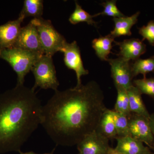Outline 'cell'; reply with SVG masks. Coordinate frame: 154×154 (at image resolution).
<instances>
[{
  "label": "cell",
  "mask_w": 154,
  "mask_h": 154,
  "mask_svg": "<svg viewBox=\"0 0 154 154\" xmlns=\"http://www.w3.org/2000/svg\"><path fill=\"white\" fill-rule=\"evenodd\" d=\"M114 42L119 47V57L128 61L138 59L146 51V45L138 38H130L121 42Z\"/></svg>",
  "instance_id": "cell-12"
},
{
  "label": "cell",
  "mask_w": 154,
  "mask_h": 154,
  "mask_svg": "<svg viewBox=\"0 0 154 154\" xmlns=\"http://www.w3.org/2000/svg\"><path fill=\"white\" fill-rule=\"evenodd\" d=\"M108 62L111 67V76L116 88H121L127 91L133 84L131 64L129 61L121 57L109 59Z\"/></svg>",
  "instance_id": "cell-6"
},
{
  "label": "cell",
  "mask_w": 154,
  "mask_h": 154,
  "mask_svg": "<svg viewBox=\"0 0 154 154\" xmlns=\"http://www.w3.org/2000/svg\"><path fill=\"white\" fill-rule=\"evenodd\" d=\"M133 84L142 94L148 95L154 98V78L134 80L133 81Z\"/></svg>",
  "instance_id": "cell-23"
},
{
  "label": "cell",
  "mask_w": 154,
  "mask_h": 154,
  "mask_svg": "<svg viewBox=\"0 0 154 154\" xmlns=\"http://www.w3.org/2000/svg\"><path fill=\"white\" fill-rule=\"evenodd\" d=\"M113 42H115L114 38L110 34L95 38L92 41V47L96 55L101 60H108V55L113 47Z\"/></svg>",
  "instance_id": "cell-17"
},
{
  "label": "cell",
  "mask_w": 154,
  "mask_h": 154,
  "mask_svg": "<svg viewBox=\"0 0 154 154\" xmlns=\"http://www.w3.org/2000/svg\"><path fill=\"white\" fill-rule=\"evenodd\" d=\"M31 22L36 26L44 54L52 57L61 51L67 42L54 28L51 21L40 18L33 19Z\"/></svg>",
  "instance_id": "cell-4"
},
{
  "label": "cell",
  "mask_w": 154,
  "mask_h": 154,
  "mask_svg": "<svg viewBox=\"0 0 154 154\" xmlns=\"http://www.w3.org/2000/svg\"><path fill=\"white\" fill-rule=\"evenodd\" d=\"M75 8L69 18V21L72 25H76L81 22H86L88 25H91L94 27H97V22L93 19L94 15H91L88 14L77 2H75Z\"/></svg>",
  "instance_id": "cell-19"
},
{
  "label": "cell",
  "mask_w": 154,
  "mask_h": 154,
  "mask_svg": "<svg viewBox=\"0 0 154 154\" xmlns=\"http://www.w3.org/2000/svg\"><path fill=\"white\" fill-rule=\"evenodd\" d=\"M107 109L103 91L96 82L57 91L43 105L41 125L57 145H77L98 128Z\"/></svg>",
  "instance_id": "cell-1"
},
{
  "label": "cell",
  "mask_w": 154,
  "mask_h": 154,
  "mask_svg": "<svg viewBox=\"0 0 154 154\" xmlns=\"http://www.w3.org/2000/svg\"><path fill=\"white\" fill-rule=\"evenodd\" d=\"M144 154H154V153L151 152L149 150L148 151L146 152Z\"/></svg>",
  "instance_id": "cell-29"
},
{
  "label": "cell",
  "mask_w": 154,
  "mask_h": 154,
  "mask_svg": "<svg viewBox=\"0 0 154 154\" xmlns=\"http://www.w3.org/2000/svg\"><path fill=\"white\" fill-rule=\"evenodd\" d=\"M54 150H55V149H54L51 152L46 153L42 154H54ZM19 153H20V154H36V153L34 152H22L20 151L19 152Z\"/></svg>",
  "instance_id": "cell-28"
},
{
  "label": "cell",
  "mask_w": 154,
  "mask_h": 154,
  "mask_svg": "<svg viewBox=\"0 0 154 154\" xmlns=\"http://www.w3.org/2000/svg\"><path fill=\"white\" fill-rule=\"evenodd\" d=\"M116 3V1L115 0L107 1L102 3L101 5L104 7V10L101 13L94 15V17H97L99 15L109 16L113 17V18L125 17L117 8Z\"/></svg>",
  "instance_id": "cell-24"
},
{
  "label": "cell",
  "mask_w": 154,
  "mask_h": 154,
  "mask_svg": "<svg viewBox=\"0 0 154 154\" xmlns=\"http://www.w3.org/2000/svg\"><path fill=\"white\" fill-rule=\"evenodd\" d=\"M14 47L30 51L40 56L44 55L37 29L31 21L28 25L22 27Z\"/></svg>",
  "instance_id": "cell-9"
},
{
  "label": "cell",
  "mask_w": 154,
  "mask_h": 154,
  "mask_svg": "<svg viewBox=\"0 0 154 154\" xmlns=\"http://www.w3.org/2000/svg\"><path fill=\"white\" fill-rule=\"evenodd\" d=\"M117 145L115 148L122 154H144L149 150L143 143L135 139L131 136L117 137Z\"/></svg>",
  "instance_id": "cell-13"
},
{
  "label": "cell",
  "mask_w": 154,
  "mask_h": 154,
  "mask_svg": "<svg viewBox=\"0 0 154 154\" xmlns=\"http://www.w3.org/2000/svg\"><path fill=\"white\" fill-rule=\"evenodd\" d=\"M41 56L17 48L0 49V58L8 62L17 73V85H24L25 76Z\"/></svg>",
  "instance_id": "cell-3"
},
{
  "label": "cell",
  "mask_w": 154,
  "mask_h": 154,
  "mask_svg": "<svg viewBox=\"0 0 154 154\" xmlns=\"http://www.w3.org/2000/svg\"><path fill=\"white\" fill-rule=\"evenodd\" d=\"M97 130L109 140L116 139L117 137L113 110L107 108L105 110L99 122Z\"/></svg>",
  "instance_id": "cell-16"
},
{
  "label": "cell",
  "mask_w": 154,
  "mask_h": 154,
  "mask_svg": "<svg viewBox=\"0 0 154 154\" xmlns=\"http://www.w3.org/2000/svg\"><path fill=\"white\" fill-rule=\"evenodd\" d=\"M109 140L96 130L77 145L80 154H107L110 148Z\"/></svg>",
  "instance_id": "cell-10"
},
{
  "label": "cell",
  "mask_w": 154,
  "mask_h": 154,
  "mask_svg": "<svg viewBox=\"0 0 154 154\" xmlns=\"http://www.w3.org/2000/svg\"><path fill=\"white\" fill-rule=\"evenodd\" d=\"M60 52L64 54V62L68 68L74 71L76 75L77 83L76 87L82 85L81 77L88 75L89 72L84 67L80 48L76 42H66Z\"/></svg>",
  "instance_id": "cell-7"
},
{
  "label": "cell",
  "mask_w": 154,
  "mask_h": 154,
  "mask_svg": "<svg viewBox=\"0 0 154 154\" xmlns=\"http://www.w3.org/2000/svg\"><path fill=\"white\" fill-rule=\"evenodd\" d=\"M117 92V98L114 107V111L122 113L129 117L131 114L129 109V101L127 92L121 88H116Z\"/></svg>",
  "instance_id": "cell-21"
},
{
  "label": "cell",
  "mask_w": 154,
  "mask_h": 154,
  "mask_svg": "<svg viewBox=\"0 0 154 154\" xmlns=\"http://www.w3.org/2000/svg\"><path fill=\"white\" fill-rule=\"evenodd\" d=\"M43 11L42 0H25L19 17L24 19L28 17H33L34 19L42 18Z\"/></svg>",
  "instance_id": "cell-18"
},
{
  "label": "cell",
  "mask_w": 154,
  "mask_h": 154,
  "mask_svg": "<svg viewBox=\"0 0 154 154\" xmlns=\"http://www.w3.org/2000/svg\"><path fill=\"white\" fill-rule=\"evenodd\" d=\"M128 119L131 136L152 149L154 146V137L151 130L149 119L134 113H131Z\"/></svg>",
  "instance_id": "cell-8"
},
{
  "label": "cell",
  "mask_w": 154,
  "mask_h": 154,
  "mask_svg": "<svg viewBox=\"0 0 154 154\" xmlns=\"http://www.w3.org/2000/svg\"><path fill=\"white\" fill-rule=\"evenodd\" d=\"M24 19L19 17L16 20L9 21L0 25V49L14 48Z\"/></svg>",
  "instance_id": "cell-11"
},
{
  "label": "cell",
  "mask_w": 154,
  "mask_h": 154,
  "mask_svg": "<svg viewBox=\"0 0 154 154\" xmlns=\"http://www.w3.org/2000/svg\"><path fill=\"white\" fill-rule=\"evenodd\" d=\"M107 154H122L121 153L119 152L116 151L115 149H113L112 148H110L108 151Z\"/></svg>",
  "instance_id": "cell-27"
},
{
  "label": "cell",
  "mask_w": 154,
  "mask_h": 154,
  "mask_svg": "<svg viewBox=\"0 0 154 154\" xmlns=\"http://www.w3.org/2000/svg\"><path fill=\"white\" fill-rule=\"evenodd\" d=\"M31 71L35 78V83L32 88L33 91L38 87L41 89L57 91L59 83L57 77L52 57L45 54L42 56L34 64Z\"/></svg>",
  "instance_id": "cell-5"
},
{
  "label": "cell",
  "mask_w": 154,
  "mask_h": 154,
  "mask_svg": "<svg viewBox=\"0 0 154 154\" xmlns=\"http://www.w3.org/2000/svg\"><path fill=\"white\" fill-rule=\"evenodd\" d=\"M152 149L154 151V146L153 147V148Z\"/></svg>",
  "instance_id": "cell-30"
},
{
  "label": "cell",
  "mask_w": 154,
  "mask_h": 154,
  "mask_svg": "<svg viewBox=\"0 0 154 154\" xmlns=\"http://www.w3.org/2000/svg\"><path fill=\"white\" fill-rule=\"evenodd\" d=\"M129 109L131 113L142 116L149 119L150 114L149 113L142 98V94L139 90L133 85L127 91Z\"/></svg>",
  "instance_id": "cell-15"
},
{
  "label": "cell",
  "mask_w": 154,
  "mask_h": 154,
  "mask_svg": "<svg viewBox=\"0 0 154 154\" xmlns=\"http://www.w3.org/2000/svg\"><path fill=\"white\" fill-rule=\"evenodd\" d=\"M79 154H80L79 153Z\"/></svg>",
  "instance_id": "cell-31"
},
{
  "label": "cell",
  "mask_w": 154,
  "mask_h": 154,
  "mask_svg": "<svg viewBox=\"0 0 154 154\" xmlns=\"http://www.w3.org/2000/svg\"><path fill=\"white\" fill-rule=\"evenodd\" d=\"M139 33L143 38L146 39L152 46H154V21H150L147 25L139 28Z\"/></svg>",
  "instance_id": "cell-25"
},
{
  "label": "cell",
  "mask_w": 154,
  "mask_h": 154,
  "mask_svg": "<svg viewBox=\"0 0 154 154\" xmlns=\"http://www.w3.org/2000/svg\"><path fill=\"white\" fill-rule=\"evenodd\" d=\"M113 111L117 137L130 136L128 117L124 114L117 113L113 110Z\"/></svg>",
  "instance_id": "cell-22"
},
{
  "label": "cell",
  "mask_w": 154,
  "mask_h": 154,
  "mask_svg": "<svg viewBox=\"0 0 154 154\" xmlns=\"http://www.w3.org/2000/svg\"><path fill=\"white\" fill-rule=\"evenodd\" d=\"M42 106L34 91L24 85L0 97V151L20 152L41 125Z\"/></svg>",
  "instance_id": "cell-2"
},
{
  "label": "cell",
  "mask_w": 154,
  "mask_h": 154,
  "mask_svg": "<svg viewBox=\"0 0 154 154\" xmlns=\"http://www.w3.org/2000/svg\"><path fill=\"white\" fill-rule=\"evenodd\" d=\"M149 120L151 130L154 137V113L150 115Z\"/></svg>",
  "instance_id": "cell-26"
},
{
  "label": "cell",
  "mask_w": 154,
  "mask_h": 154,
  "mask_svg": "<svg viewBox=\"0 0 154 154\" xmlns=\"http://www.w3.org/2000/svg\"><path fill=\"white\" fill-rule=\"evenodd\" d=\"M131 68L133 77L142 74L145 78L147 74L154 72V56L146 59L136 60L131 64Z\"/></svg>",
  "instance_id": "cell-20"
},
{
  "label": "cell",
  "mask_w": 154,
  "mask_h": 154,
  "mask_svg": "<svg viewBox=\"0 0 154 154\" xmlns=\"http://www.w3.org/2000/svg\"><path fill=\"white\" fill-rule=\"evenodd\" d=\"M140 14V12H137L130 17L113 18L114 28L110 32V35L114 38L122 36H131V28L137 22Z\"/></svg>",
  "instance_id": "cell-14"
}]
</instances>
